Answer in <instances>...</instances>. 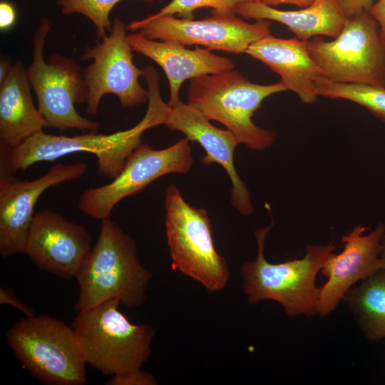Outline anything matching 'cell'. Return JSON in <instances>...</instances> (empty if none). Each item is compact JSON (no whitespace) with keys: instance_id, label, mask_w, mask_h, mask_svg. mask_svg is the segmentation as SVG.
I'll use <instances>...</instances> for the list:
<instances>
[{"instance_id":"5b68a950","label":"cell","mask_w":385,"mask_h":385,"mask_svg":"<svg viewBox=\"0 0 385 385\" xmlns=\"http://www.w3.org/2000/svg\"><path fill=\"white\" fill-rule=\"evenodd\" d=\"M285 91L287 88L282 81L257 84L232 69L191 79L188 103L209 120L224 125L240 143L262 150L273 145L277 134L255 125L252 117L267 97Z\"/></svg>"},{"instance_id":"30bf717a","label":"cell","mask_w":385,"mask_h":385,"mask_svg":"<svg viewBox=\"0 0 385 385\" xmlns=\"http://www.w3.org/2000/svg\"><path fill=\"white\" fill-rule=\"evenodd\" d=\"M126 30L125 23L115 18L109 34L86 48L81 56L83 61H92L83 71L88 90L86 113L90 115L98 113L101 98L107 94L117 96L123 108L148 101V90L139 83L143 70L133 61Z\"/></svg>"},{"instance_id":"9a60e30c","label":"cell","mask_w":385,"mask_h":385,"mask_svg":"<svg viewBox=\"0 0 385 385\" xmlns=\"http://www.w3.org/2000/svg\"><path fill=\"white\" fill-rule=\"evenodd\" d=\"M369 227L358 225L343 235V250L329 256L321 269L327 282L319 287L317 314L325 317L342 302L347 291L358 281L364 280L381 269L380 253L385 224L364 234Z\"/></svg>"},{"instance_id":"52a82bcc","label":"cell","mask_w":385,"mask_h":385,"mask_svg":"<svg viewBox=\"0 0 385 385\" xmlns=\"http://www.w3.org/2000/svg\"><path fill=\"white\" fill-rule=\"evenodd\" d=\"M164 203L166 237L175 268L210 293L224 289L230 277L229 267L215 250L207 211L190 205L174 183L166 188Z\"/></svg>"},{"instance_id":"9c48e42d","label":"cell","mask_w":385,"mask_h":385,"mask_svg":"<svg viewBox=\"0 0 385 385\" xmlns=\"http://www.w3.org/2000/svg\"><path fill=\"white\" fill-rule=\"evenodd\" d=\"M307 47L327 80L385 88V41L367 11L348 18L333 41L315 36Z\"/></svg>"},{"instance_id":"d4e9b609","label":"cell","mask_w":385,"mask_h":385,"mask_svg":"<svg viewBox=\"0 0 385 385\" xmlns=\"http://www.w3.org/2000/svg\"><path fill=\"white\" fill-rule=\"evenodd\" d=\"M106 385H155L154 376L141 369L112 375Z\"/></svg>"},{"instance_id":"8992f818","label":"cell","mask_w":385,"mask_h":385,"mask_svg":"<svg viewBox=\"0 0 385 385\" xmlns=\"http://www.w3.org/2000/svg\"><path fill=\"white\" fill-rule=\"evenodd\" d=\"M19 363L48 385H83L86 361L72 327L48 315L26 317L6 332Z\"/></svg>"},{"instance_id":"44dd1931","label":"cell","mask_w":385,"mask_h":385,"mask_svg":"<svg viewBox=\"0 0 385 385\" xmlns=\"http://www.w3.org/2000/svg\"><path fill=\"white\" fill-rule=\"evenodd\" d=\"M354 318L370 341L385 338V270L380 269L351 287L343 297Z\"/></svg>"},{"instance_id":"f546056e","label":"cell","mask_w":385,"mask_h":385,"mask_svg":"<svg viewBox=\"0 0 385 385\" xmlns=\"http://www.w3.org/2000/svg\"><path fill=\"white\" fill-rule=\"evenodd\" d=\"M316 0H264L263 4L273 6L280 4H292L299 7H306L311 5Z\"/></svg>"},{"instance_id":"f1b7e54d","label":"cell","mask_w":385,"mask_h":385,"mask_svg":"<svg viewBox=\"0 0 385 385\" xmlns=\"http://www.w3.org/2000/svg\"><path fill=\"white\" fill-rule=\"evenodd\" d=\"M367 11L376 21L380 36L385 41V0L374 1Z\"/></svg>"},{"instance_id":"4fadbf2b","label":"cell","mask_w":385,"mask_h":385,"mask_svg":"<svg viewBox=\"0 0 385 385\" xmlns=\"http://www.w3.org/2000/svg\"><path fill=\"white\" fill-rule=\"evenodd\" d=\"M88 165L58 163L32 180L0 173V254L3 258L24 253L34 207L48 188L82 178Z\"/></svg>"},{"instance_id":"7a4b0ae2","label":"cell","mask_w":385,"mask_h":385,"mask_svg":"<svg viewBox=\"0 0 385 385\" xmlns=\"http://www.w3.org/2000/svg\"><path fill=\"white\" fill-rule=\"evenodd\" d=\"M76 278L80 294L74 308L82 312L111 299L128 307L143 304L152 273L140 262L134 240L108 218L101 220L96 245Z\"/></svg>"},{"instance_id":"2e32d148","label":"cell","mask_w":385,"mask_h":385,"mask_svg":"<svg viewBox=\"0 0 385 385\" xmlns=\"http://www.w3.org/2000/svg\"><path fill=\"white\" fill-rule=\"evenodd\" d=\"M164 125L171 130L182 132L190 141L202 146L205 152L201 157L203 165L222 166L232 183V205L243 216L251 215L253 207L250 191L235 167L234 153L240 142L233 133L215 127L197 108L181 101L169 107Z\"/></svg>"},{"instance_id":"1f68e13d","label":"cell","mask_w":385,"mask_h":385,"mask_svg":"<svg viewBox=\"0 0 385 385\" xmlns=\"http://www.w3.org/2000/svg\"><path fill=\"white\" fill-rule=\"evenodd\" d=\"M381 269L385 270V232L381 238V250L380 253Z\"/></svg>"},{"instance_id":"d6986e66","label":"cell","mask_w":385,"mask_h":385,"mask_svg":"<svg viewBox=\"0 0 385 385\" xmlns=\"http://www.w3.org/2000/svg\"><path fill=\"white\" fill-rule=\"evenodd\" d=\"M0 147L14 148L42 132L47 123L34 104L27 68L12 65L0 83Z\"/></svg>"},{"instance_id":"e0dca14e","label":"cell","mask_w":385,"mask_h":385,"mask_svg":"<svg viewBox=\"0 0 385 385\" xmlns=\"http://www.w3.org/2000/svg\"><path fill=\"white\" fill-rule=\"evenodd\" d=\"M127 37L133 51L155 61L164 71L170 88L169 107L180 101L179 91L185 80L219 73L235 67L231 59L214 54L207 48L189 49L180 42L153 40L139 32Z\"/></svg>"},{"instance_id":"3957f363","label":"cell","mask_w":385,"mask_h":385,"mask_svg":"<svg viewBox=\"0 0 385 385\" xmlns=\"http://www.w3.org/2000/svg\"><path fill=\"white\" fill-rule=\"evenodd\" d=\"M273 225L272 221L269 226L255 231L257 257L244 262L240 268L247 301L255 304L262 299L274 300L291 317L314 315L319 293L316 277L337 247L332 242L327 245H307L303 258L270 263L265 257L264 247Z\"/></svg>"},{"instance_id":"ac0fdd59","label":"cell","mask_w":385,"mask_h":385,"mask_svg":"<svg viewBox=\"0 0 385 385\" xmlns=\"http://www.w3.org/2000/svg\"><path fill=\"white\" fill-rule=\"evenodd\" d=\"M245 53L277 73L287 90L294 92L302 102L312 104L317 101L319 96L315 83L323 76L309 53L307 41L270 34L252 43Z\"/></svg>"},{"instance_id":"4dcf8cb0","label":"cell","mask_w":385,"mask_h":385,"mask_svg":"<svg viewBox=\"0 0 385 385\" xmlns=\"http://www.w3.org/2000/svg\"><path fill=\"white\" fill-rule=\"evenodd\" d=\"M11 61L8 59H1L0 64V83H1L6 77L11 67Z\"/></svg>"},{"instance_id":"83f0119b","label":"cell","mask_w":385,"mask_h":385,"mask_svg":"<svg viewBox=\"0 0 385 385\" xmlns=\"http://www.w3.org/2000/svg\"><path fill=\"white\" fill-rule=\"evenodd\" d=\"M16 9L14 5L7 1L0 2V29L5 31L14 26L16 21Z\"/></svg>"},{"instance_id":"7402d4cb","label":"cell","mask_w":385,"mask_h":385,"mask_svg":"<svg viewBox=\"0 0 385 385\" xmlns=\"http://www.w3.org/2000/svg\"><path fill=\"white\" fill-rule=\"evenodd\" d=\"M315 86L319 96L354 102L385 123V88L369 84L337 83L324 77L319 78Z\"/></svg>"},{"instance_id":"277c9868","label":"cell","mask_w":385,"mask_h":385,"mask_svg":"<svg viewBox=\"0 0 385 385\" xmlns=\"http://www.w3.org/2000/svg\"><path fill=\"white\" fill-rule=\"evenodd\" d=\"M120 304L111 299L78 312L71 325L86 363L107 375L141 369L156 332L148 324L130 323Z\"/></svg>"},{"instance_id":"ffe728a7","label":"cell","mask_w":385,"mask_h":385,"mask_svg":"<svg viewBox=\"0 0 385 385\" xmlns=\"http://www.w3.org/2000/svg\"><path fill=\"white\" fill-rule=\"evenodd\" d=\"M234 13L246 19L279 22L304 41L319 36L336 38L348 19L334 0H316L295 11L277 9L261 2L243 1L235 6Z\"/></svg>"},{"instance_id":"8fae6325","label":"cell","mask_w":385,"mask_h":385,"mask_svg":"<svg viewBox=\"0 0 385 385\" xmlns=\"http://www.w3.org/2000/svg\"><path fill=\"white\" fill-rule=\"evenodd\" d=\"M192 163V149L186 138L162 150L141 143L111 182L83 192L78 210L93 219H108L115 206L124 198L139 192L165 175L188 173Z\"/></svg>"},{"instance_id":"484cf974","label":"cell","mask_w":385,"mask_h":385,"mask_svg":"<svg viewBox=\"0 0 385 385\" xmlns=\"http://www.w3.org/2000/svg\"><path fill=\"white\" fill-rule=\"evenodd\" d=\"M0 304H9L16 307L23 312L26 317H31L35 315L33 308L24 304L15 295L13 290L9 288H0Z\"/></svg>"},{"instance_id":"cb8c5ba5","label":"cell","mask_w":385,"mask_h":385,"mask_svg":"<svg viewBox=\"0 0 385 385\" xmlns=\"http://www.w3.org/2000/svg\"><path fill=\"white\" fill-rule=\"evenodd\" d=\"M243 1L245 0H172L149 17L178 15L181 19H194L193 12L202 8H210L212 13L233 14L235 6Z\"/></svg>"},{"instance_id":"6da1fadb","label":"cell","mask_w":385,"mask_h":385,"mask_svg":"<svg viewBox=\"0 0 385 385\" xmlns=\"http://www.w3.org/2000/svg\"><path fill=\"white\" fill-rule=\"evenodd\" d=\"M143 72L148 87V106L144 117L135 126L111 134L94 131L72 137L38 133L16 148L0 147V173L15 175L36 163L52 161L72 153H88L97 158L99 176L115 178L130 155L142 143L143 133L164 124L169 108L160 96L155 69L147 66Z\"/></svg>"},{"instance_id":"d6a6232c","label":"cell","mask_w":385,"mask_h":385,"mask_svg":"<svg viewBox=\"0 0 385 385\" xmlns=\"http://www.w3.org/2000/svg\"><path fill=\"white\" fill-rule=\"evenodd\" d=\"M264 0H245L247 2H261L262 3Z\"/></svg>"},{"instance_id":"5bb4252c","label":"cell","mask_w":385,"mask_h":385,"mask_svg":"<svg viewBox=\"0 0 385 385\" xmlns=\"http://www.w3.org/2000/svg\"><path fill=\"white\" fill-rule=\"evenodd\" d=\"M91 250L85 227L49 210L35 213L24 248L39 269L69 279L76 276Z\"/></svg>"},{"instance_id":"7c38bea8","label":"cell","mask_w":385,"mask_h":385,"mask_svg":"<svg viewBox=\"0 0 385 385\" xmlns=\"http://www.w3.org/2000/svg\"><path fill=\"white\" fill-rule=\"evenodd\" d=\"M201 19L175 16H149L130 22L127 30L139 31L145 37L158 41H175L185 46L200 45L208 50L234 54L245 53L254 42L270 34V21L248 23L233 14L212 13Z\"/></svg>"},{"instance_id":"ba28073f","label":"cell","mask_w":385,"mask_h":385,"mask_svg":"<svg viewBox=\"0 0 385 385\" xmlns=\"http://www.w3.org/2000/svg\"><path fill=\"white\" fill-rule=\"evenodd\" d=\"M51 29L50 20L42 17L33 36V57L27 68L38 108L47 127L96 131L99 123L81 116L75 108L76 104L86 102L88 94L80 66L59 53L51 55L48 61L44 58L45 42Z\"/></svg>"},{"instance_id":"4316f807","label":"cell","mask_w":385,"mask_h":385,"mask_svg":"<svg viewBox=\"0 0 385 385\" xmlns=\"http://www.w3.org/2000/svg\"><path fill=\"white\" fill-rule=\"evenodd\" d=\"M347 18L367 11L375 0H334Z\"/></svg>"},{"instance_id":"603a6c76","label":"cell","mask_w":385,"mask_h":385,"mask_svg":"<svg viewBox=\"0 0 385 385\" xmlns=\"http://www.w3.org/2000/svg\"><path fill=\"white\" fill-rule=\"evenodd\" d=\"M122 0H57L56 4L64 15L80 14L95 26L98 41L102 40L110 31L112 23L110 14ZM151 2L153 0H140Z\"/></svg>"}]
</instances>
